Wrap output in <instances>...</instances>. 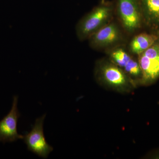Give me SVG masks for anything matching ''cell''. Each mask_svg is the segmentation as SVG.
I'll return each mask as SVG.
<instances>
[{
  "label": "cell",
  "instance_id": "obj_9",
  "mask_svg": "<svg viewBox=\"0 0 159 159\" xmlns=\"http://www.w3.org/2000/svg\"><path fill=\"white\" fill-rule=\"evenodd\" d=\"M159 39L157 34L152 33H141L134 38L129 45L132 53L139 55L146 51Z\"/></svg>",
  "mask_w": 159,
  "mask_h": 159
},
{
  "label": "cell",
  "instance_id": "obj_8",
  "mask_svg": "<svg viewBox=\"0 0 159 159\" xmlns=\"http://www.w3.org/2000/svg\"><path fill=\"white\" fill-rule=\"evenodd\" d=\"M143 19L148 25L159 27V0H139Z\"/></svg>",
  "mask_w": 159,
  "mask_h": 159
},
{
  "label": "cell",
  "instance_id": "obj_3",
  "mask_svg": "<svg viewBox=\"0 0 159 159\" xmlns=\"http://www.w3.org/2000/svg\"><path fill=\"white\" fill-rule=\"evenodd\" d=\"M118 12L126 31L131 33L141 27L143 16L138 0H118Z\"/></svg>",
  "mask_w": 159,
  "mask_h": 159
},
{
  "label": "cell",
  "instance_id": "obj_6",
  "mask_svg": "<svg viewBox=\"0 0 159 159\" xmlns=\"http://www.w3.org/2000/svg\"><path fill=\"white\" fill-rule=\"evenodd\" d=\"M122 38V33L119 26L112 22L99 29L91 35L89 39L92 48H103L118 43Z\"/></svg>",
  "mask_w": 159,
  "mask_h": 159
},
{
  "label": "cell",
  "instance_id": "obj_1",
  "mask_svg": "<svg viewBox=\"0 0 159 159\" xmlns=\"http://www.w3.org/2000/svg\"><path fill=\"white\" fill-rule=\"evenodd\" d=\"M112 10L110 6H99L83 17L77 24L76 31L80 40L89 38L91 35L110 22Z\"/></svg>",
  "mask_w": 159,
  "mask_h": 159
},
{
  "label": "cell",
  "instance_id": "obj_7",
  "mask_svg": "<svg viewBox=\"0 0 159 159\" xmlns=\"http://www.w3.org/2000/svg\"><path fill=\"white\" fill-rule=\"evenodd\" d=\"M115 64L124 70L127 74L134 77L142 74L139 62L135 60L124 49L117 48L111 51L110 54Z\"/></svg>",
  "mask_w": 159,
  "mask_h": 159
},
{
  "label": "cell",
  "instance_id": "obj_5",
  "mask_svg": "<svg viewBox=\"0 0 159 159\" xmlns=\"http://www.w3.org/2000/svg\"><path fill=\"white\" fill-rule=\"evenodd\" d=\"M17 96L13 97L11 110L0 121V142H13L23 139L24 136L18 134L17 123L20 114L17 108Z\"/></svg>",
  "mask_w": 159,
  "mask_h": 159
},
{
  "label": "cell",
  "instance_id": "obj_4",
  "mask_svg": "<svg viewBox=\"0 0 159 159\" xmlns=\"http://www.w3.org/2000/svg\"><path fill=\"white\" fill-rule=\"evenodd\" d=\"M139 62L142 78L152 81L159 77V39L139 55Z\"/></svg>",
  "mask_w": 159,
  "mask_h": 159
},
{
  "label": "cell",
  "instance_id": "obj_11",
  "mask_svg": "<svg viewBox=\"0 0 159 159\" xmlns=\"http://www.w3.org/2000/svg\"><path fill=\"white\" fill-rule=\"evenodd\" d=\"M104 1H105V0H102V3H103V2H104Z\"/></svg>",
  "mask_w": 159,
  "mask_h": 159
},
{
  "label": "cell",
  "instance_id": "obj_10",
  "mask_svg": "<svg viewBox=\"0 0 159 159\" xmlns=\"http://www.w3.org/2000/svg\"><path fill=\"white\" fill-rule=\"evenodd\" d=\"M101 74L105 81L111 85H124L127 81V77L123 70L112 64L104 65L101 68Z\"/></svg>",
  "mask_w": 159,
  "mask_h": 159
},
{
  "label": "cell",
  "instance_id": "obj_2",
  "mask_svg": "<svg viewBox=\"0 0 159 159\" xmlns=\"http://www.w3.org/2000/svg\"><path fill=\"white\" fill-rule=\"evenodd\" d=\"M46 115L37 118L30 132L24 135V142L30 151L40 157L46 159L53 151V147L49 145L44 134L43 124Z\"/></svg>",
  "mask_w": 159,
  "mask_h": 159
}]
</instances>
